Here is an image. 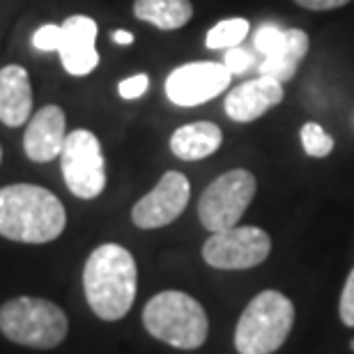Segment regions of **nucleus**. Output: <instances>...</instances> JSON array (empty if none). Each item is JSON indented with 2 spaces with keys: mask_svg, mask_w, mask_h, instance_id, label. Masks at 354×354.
Masks as SVG:
<instances>
[{
  "mask_svg": "<svg viewBox=\"0 0 354 354\" xmlns=\"http://www.w3.org/2000/svg\"><path fill=\"white\" fill-rule=\"evenodd\" d=\"M67 212L51 194L37 184H10L0 189V235L12 242L46 244L62 235Z\"/></svg>",
  "mask_w": 354,
  "mask_h": 354,
  "instance_id": "nucleus-1",
  "label": "nucleus"
},
{
  "mask_svg": "<svg viewBox=\"0 0 354 354\" xmlns=\"http://www.w3.org/2000/svg\"><path fill=\"white\" fill-rule=\"evenodd\" d=\"M136 288V260L124 246L102 244L90 253L83 269V290L97 317L106 322L122 320L133 306Z\"/></svg>",
  "mask_w": 354,
  "mask_h": 354,
  "instance_id": "nucleus-2",
  "label": "nucleus"
},
{
  "mask_svg": "<svg viewBox=\"0 0 354 354\" xmlns=\"http://www.w3.org/2000/svg\"><path fill=\"white\" fill-rule=\"evenodd\" d=\"M147 334L177 350H196L207 341L209 320L194 297L180 290L154 295L143 308Z\"/></svg>",
  "mask_w": 354,
  "mask_h": 354,
  "instance_id": "nucleus-3",
  "label": "nucleus"
},
{
  "mask_svg": "<svg viewBox=\"0 0 354 354\" xmlns=\"http://www.w3.org/2000/svg\"><path fill=\"white\" fill-rule=\"evenodd\" d=\"M67 315L53 301L39 297H17L0 306V334L32 350H53L65 341Z\"/></svg>",
  "mask_w": 354,
  "mask_h": 354,
  "instance_id": "nucleus-4",
  "label": "nucleus"
},
{
  "mask_svg": "<svg viewBox=\"0 0 354 354\" xmlns=\"http://www.w3.org/2000/svg\"><path fill=\"white\" fill-rule=\"evenodd\" d=\"M295 324V306L286 295L265 290L256 295L235 329V348L239 354H274L286 343Z\"/></svg>",
  "mask_w": 354,
  "mask_h": 354,
  "instance_id": "nucleus-5",
  "label": "nucleus"
},
{
  "mask_svg": "<svg viewBox=\"0 0 354 354\" xmlns=\"http://www.w3.org/2000/svg\"><path fill=\"white\" fill-rule=\"evenodd\" d=\"M256 177L244 168L223 173L203 191L198 216L209 232L235 228L256 196Z\"/></svg>",
  "mask_w": 354,
  "mask_h": 354,
  "instance_id": "nucleus-6",
  "label": "nucleus"
},
{
  "mask_svg": "<svg viewBox=\"0 0 354 354\" xmlns=\"http://www.w3.org/2000/svg\"><path fill=\"white\" fill-rule=\"evenodd\" d=\"M62 177L67 189L76 198L92 201L106 187V161L102 143L88 129H74L67 133L65 145L60 152Z\"/></svg>",
  "mask_w": 354,
  "mask_h": 354,
  "instance_id": "nucleus-7",
  "label": "nucleus"
},
{
  "mask_svg": "<svg viewBox=\"0 0 354 354\" xmlns=\"http://www.w3.org/2000/svg\"><path fill=\"white\" fill-rule=\"evenodd\" d=\"M272 251V237L265 230L244 225V228H228L212 232V237L203 246L205 263L214 269H251L265 263Z\"/></svg>",
  "mask_w": 354,
  "mask_h": 354,
  "instance_id": "nucleus-8",
  "label": "nucleus"
},
{
  "mask_svg": "<svg viewBox=\"0 0 354 354\" xmlns=\"http://www.w3.org/2000/svg\"><path fill=\"white\" fill-rule=\"evenodd\" d=\"M230 72L218 62H189L177 67L166 79V95L175 106L205 104L230 86Z\"/></svg>",
  "mask_w": 354,
  "mask_h": 354,
  "instance_id": "nucleus-9",
  "label": "nucleus"
},
{
  "mask_svg": "<svg viewBox=\"0 0 354 354\" xmlns=\"http://www.w3.org/2000/svg\"><path fill=\"white\" fill-rule=\"evenodd\" d=\"M189 196L191 184L187 177L177 171H168L150 194L143 196L133 205L131 221L143 230L164 228V225L173 223L187 209Z\"/></svg>",
  "mask_w": 354,
  "mask_h": 354,
  "instance_id": "nucleus-10",
  "label": "nucleus"
},
{
  "mask_svg": "<svg viewBox=\"0 0 354 354\" xmlns=\"http://www.w3.org/2000/svg\"><path fill=\"white\" fill-rule=\"evenodd\" d=\"M67 120L65 111L60 106H44L30 118V124L24 136V150L26 157L35 164H46L60 157L62 145L67 138Z\"/></svg>",
  "mask_w": 354,
  "mask_h": 354,
  "instance_id": "nucleus-11",
  "label": "nucleus"
},
{
  "mask_svg": "<svg viewBox=\"0 0 354 354\" xmlns=\"http://www.w3.org/2000/svg\"><path fill=\"white\" fill-rule=\"evenodd\" d=\"M97 24L90 17L76 14L62 24V41H60V60L62 67L72 76H86L99 65V53L95 48Z\"/></svg>",
  "mask_w": 354,
  "mask_h": 354,
  "instance_id": "nucleus-12",
  "label": "nucleus"
},
{
  "mask_svg": "<svg viewBox=\"0 0 354 354\" xmlns=\"http://www.w3.org/2000/svg\"><path fill=\"white\" fill-rule=\"evenodd\" d=\"M283 102V83L269 76H258L228 92L225 97V115L235 122H253L263 118L269 109Z\"/></svg>",
  "mask_w": 354,
  "mask_h": 354,
  "instance_id": "nucleus-13",
  "label": "nucleus"
},
{
  "mask_svg": "<svg viewBox=\"0 0 354 354\" xmlns=\"http://www.w3.org/2000/svg\"><path fill=\"white\" fill-rule=\"evenodd\" d=\"M32 88L28 72L19 65L0 69V122L7 127H21L30 120Z\"/></svg>",
  "mask_w": 354,
  "mask_h": 354,
  "instance_id": "nucleus-14",
  "label": "nucleus"
},
{
  "mask_svg": "<svg viewBox=\"0 0 354 354\" xmlns=\"http://www.w3.org/2000/svg\"><path fill=\"white\" fill-rule=\"evenodd\" d=\"M223 143V133L214 122H191L171 136V150L182 161H198L214 154Z\"/></svg>",
  "mask_w": 354,
  "mask_h": 354,
  "instance_id": "nucleus-15",
  "label": "nucleus"
},
{
  "mask_svg": "<svg viewBox=\"0 0 354 354\" xmlns=\"http://www.w3.org/2000/svg\"><path fill=\"white\" fill-rule=\"evenodd\" d=\"M308 53V35L299 30V28H290L283 35L281 46L274 53H269L260 62V76H269L281 83L290 81L304 60V55Z\"/></svg>",
  "mask_w": 354,
  "mask_h": 354,
  "instance_id": "nucleus-16",
  "label": "nucleus"
},
{
  "mask_svg": "<svg viewBox=\"0 0 354 354\" xmlns=\"http://www.w3.org/2000/svg\"><path fill=\"white\" fill-rule=\"evenodd\" d=\"M133 14L140 21L157 26L159 30H177L187 26L194 17V7L189 0H136Z\"/></svg>",
  "mask_w": 354,
  "mask_h": 354,
  "instance_id": "nucleus-17",
  "label": "nucleus"
},
{
  "mask_svg": "<svg viewBox=\"0 0 354 354\" xmlns=\"http://www.w3.org/2000/svg\"><path fill=\"white\" fill-rule=\"evenodd\" d=\"M249 35V21L246 19H225L216 24L205 37L207 48H216V51H228V48L239 46Z\"/></svg>",
  "mask_w": 354,
  "mask_h": 354,
  "instance_id": "nucleus-18",
  "label": "nucleus"
},
{
  "mask_svg": "<svg viewBox=\"0 0 354 354\" xmlns=\"http://www.w3.org/2000/svg\"><path fill=\"white\" fill-rule=\"evenodd\" d=\"M301 145L308 157L322 159V157H329L331 150H334V138H331L320 124L306 122L301 127Z\"/></svg>",
  "mask_w": 354,
  "mask_h": 354,
  "instance_id": "nucleus-19",
  "label": "nucleus"
},
{
  "mask_svg": "<svg viewBox=\"0 0 354 354\" xmlns=\"http://www.w3.org/2000/svg\"><path fill=\"white\" fill-rule=\"evenodd\" d=\"M283 35H286V30H281L276 24H263L258 28V32H256V48L263 55L274 53L276 48L281 46Z\"/></svg>",
  "mask_w": 354,
  "mask_h": 354,
  "instance_id": "nucleus-20",
  "label": "nucleus"
},
{
  "mask_svg": "<svg viewBox=\"0 0 354 354\" xmlns=\"http://www.w3.org/2000/svg\"><path fill=\"white\" fill-rule=\"evenodd\" d=\"M223 65L230 74H244L256 65V53H249L246 48H228L223 53Z\"/></svg>",
  "mask_w": 354,
  "mask_h": 354,
  "instance_id": "nucleus-21",
  "label": "nucleus"
},
{
  "mask_svg": "<svg viewBox=\"0 0 354 354\" xmlns=\"http://www.w3.org/2000/svg\"><path fill=\"white\" fill-rule=\"evenodd\" d=\"M60 41H62V26H55V24L41 26L32 37V44L35 48H39V51H58Z\"/></svg>",
  "mask_w": 354,
  "mask_h": 354,
  "instance_id": "nucleus-22",
  "label": "nucleus"
},
{
  "mask_svg": "<svg viewBox=\"0 0 354 354\" xmlns=\"http://www.w3.org/2000/svg\"><path fill=\"white\" fill-rule=\"evenodd\" d=\"M338 313H341L343 324L354 327V269L350 272L348 281H345L343 295H341V306H338Z\"/></svg>",
  "mask_w": 354,
  "mask_h": 354,
  "instance_id": "nucleus-23",
  "label": "nucleus"
},
{
  "mask_svg": "<svg viewBox=\"0 0 354 354\" xmlns=\"http://www.w3.org/2000/svg\"><path fill=\"white\" fill-rule=\"evenodd\" d=\"M147 88H150V79H147V74H136V76H129V79L120 81V95L124 99H138L143 97Z\"/></svg>",
  "mask_w": 354,
  "mask_h": 354,
  "instance_id": "nucleus-24",
  "label": "nucleus"
},
{
  "mask_svg": "<svg viewBox=\"0 0 354 354\" xmlns=\"http://www.w3.org/2000/svg\"><path fill=\"white\" fill-rule=\"evenodd\" d=\"M297 5L306 7V10H313V12H324V10H336V7H343L348 5L350 0H295Z\"/></svg>",
  "mask_w": 354,
  "mask_h": 354,
  "instance_id": "nucleus-25",
  "label": "nucleus"
},
{
  "mask_svg": "<svg viewBox=\"0 0 354 354\" xmlns=\"http://www.w3.org/2000/svg\"><path fill=\"white\" fill-rule=\"evenodd\" d=\"M113 41H115V44L127 46V44H131V41H133V35L127 32V30H115V32H113Z\"/></svg>",
  "mask_w": 354,
  "mask_h": 354,
  "instance_id": "nucleus-26",
  "label": "nucleus"
},
{
  "mask_svg": "<svg viewBox=\"0 0 354 354\" xmlns=\"http://www.w3.org/2000/svg\"><path fill=\"white\" fill-rule=\"evenodd\" d=\"M0 161H3V150H0Z\"/></svg>",
  "mask_w": 354,
  "mask_h": 354,
  "instance_id": "nucleus-27",
  "label": "nucleus"
},
{
  "mask_svg": "<svg viewBox=\"0 0 354 354\" xmlns=\"http://www.w3.org/2000/svg\"><path fill=\"white\" fill-rule=\"evenodd\" d=\"M350 348H352V350H354V341H352V343H350Z\"/></svg>",
  "mask_w": 354,
  "mask_h": 354,
  "instance_id": "nucleus-28",
  "label": "nucleus"
}]
</instances>
